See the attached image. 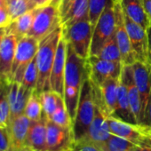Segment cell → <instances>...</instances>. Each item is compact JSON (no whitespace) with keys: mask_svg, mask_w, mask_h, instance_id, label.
Segmentation results:
<instances>
[{"mask_svg":"<svg viewBox=\"0 0 151 151\" xmlns=\"http://www.w3.org/2000/svg\"><path fill=\"white\" fill-rule=\"evenodd\" d=\"M11 84L0 81V126L8 128L10 124L9 89Z\"/></svg>","mask_w":151,"mask_h":151,"instance_id":"cell-26","label":"cell"},{"mask_svg":"<svg viewBox=\"0 0 151 151\" xmlns=\"http://www.w3.org/2000/svg\"><path fill=\"white\" fill-rule=\"evenodd\" d=\"M31 121L24 115L13 119L8 126L9 151H24Z\"/></svg>","mask_w":151,"mask_h":151,"instance_id":"cell-18","label":"cell"},{"mask_svg":"<svg viewBox=\"0 0 151 151\" xmlns=\"http://www.w3.org/2000/svg\"><path fill=\"white\" fill-rule=\"evenodd\" d=\"M107 117L108 116L96 106L94 117L88 129V132L86 136L78 143H88L94 146H101L105 143V141L111 135Z\"/></svg>","mask_w":151,"mask_h":151,"instance_id":"cell-16","label":"cell"},{"mask_svg":"<svg viewBox=\"0 0 151 151\" xmlns=\"http://www.w3.org/2000/svg\"><path fill=\"white\" fill-rule=\"evenodd\" d=\"M120 78L124 81L126 86L128 97L130 105L133 113V116L139 124V118H140V112H141V104H140V98L138 88L136 86L134 77H133V69L132 65H123L122 73Z\"/></svg>","mask_w":151,"mask_h":151,"instance_id":"cell-21","label":"cell"},{"mask_svg":"<svg viewBox=\"0 0 151 151\" xmlns=\"http://www.w3.org/2000/svg\"><path fill=\"white\" fill-rule=\"evenodd\" d=\"M4 6H6L12 21L25 13L37 8L29 0H4Z\"/></svg>","mask_w":151,"mask_h":151,"instance_id":"cell-27","label":"cell"},{"mask_svg":"<svg viewBox=\"0 0 151 151\" xmlns=\"http://www.w3.org/2000/svg\"><path fill=\"white\" fill-rule=\"evenodd\" d=\"M111 1L113 0H89V21L93 28L104 9Z\"/></svg>","mask_w":151,"mask_h":151,"instance_id":"cell-34","label":"cell"},{"mask_svg":"<svg viewBox=\"0 0 151 151\" xmlns=\"http://www.w3.org/2000/svg\"><path fill=\"white\" fill-rule=\"evenodd\" d=\"M86 68L89 79L99 86L109 79H119L123 63L103 60L95 55H90L86 59Z\"/></svg>","mask_w":151,"mask_h":151,"instance_id":"cell-9","label":"cell"},{"mask_svg":"<svg viewBox=\"0 0 151 151\" xmlns=\"http://www.w3.org/2000/svg\"><path fill=\"white\" fill-rule=\"evenodd\" d=\"M6 34V28H1L0 29V45H1L2 39L4 37V36Z\"/></svg>","mask_w":151,"mask_h":151,"instance_id":"cell-44","label":"cell"},{"mask_svg":"<svg viewBox=\"0 0 151 151\" xmlns=\"http://www.w3.org/2000/svg\"><path fill=\"white\" fill-rule=\"evenodd\" d=\"M95 105L107 116H112L116 111L119 79H109L101 85L91 80Z\"/></svg>","mask_w":151,"mask_h":151,"instance_id":"cell-11","label":"cell"},{"mask_svg":"<svg viewBox=\"0 0 151 151\" xmlns=\"http://www.w3.org/2000/svg\"><path fill=\"white\" fill-rule=\"evenodd\" d=\"M89 20V0H75L68 13L61 18V26L68 27L75 22Z\"/></svg>","mask_w":151,"mask_h":151,"instance_id":"cell-25","label":"cell"},{"mask_svg":"<svg viewBox=\"0 0 151 151\" xmlns=\"http://www.w3.org/2000/svg\"><path fill=\"white\" fill-rule=\"evenodd\" d=\"M74 2H75V0H60L59 10H60V22H61V18L68 13V11L70 9Z\"/></svg>","mask_w":151,"mask_h":151,"instance_id":"cell-38","label":"cell"},{"mask_svg":"<svg viewBox=\"0 0 151 151\" xmlns=\"http://www.w3.org/2000/svg\"><path fill=\"white\" fill-rule=\"evenodd\" d=\"M67 40L63 36H61L57 47L50 78L51 90L58 93L61 96L64 95V76L67 61Z\"/></svg>","mask_w":151,"mask_h":151,"instance_id":"cell-15","label":"cell"},{"mask_svg":"<svg viewBox=\"0 0 151 151\" xmlns=\"http://www.w3.org/2000/svg\"><path fill=\"white\" fill-rule=\"evenodd\" d=\"M29 1L33 4V6L35 7H40L45 6V4L49 3L52 0H29Z\"/></svg>","mask_w":151,"mask_h":151,"instance_id":"cell-41","label":"cell"},{"mask_svg":"<svg viewBox=\"0 0 151 151\" xmlns=\"http://www.w3.org/2000/svg\"><path fill=\"white\" fill-rule=\"evenodd\" d=\"M61 36L62 26L60 25L39 41L38 50L36 55L38 69V79L36 91L38 93L51 90V72Z\"/></svg>","mask_w":151,"mask_h":151,"instance_id":"cell-2","label":"cell"},{"mask_svg":"<svg viewBox=\"0 0 151 151\" xmlns=\"http://www.w3.org/2000/svg\"><path fill=\"white\" fill-rule=\"evenodd\" d=\"M124 17L125 28L131 40L136 61H140L148 66H151V54L148 45L147 29L130 19L124 14Z\"/></svg>","mask_w":151,"mask_h":151,"instance_id":"cell-10","label":"cell"},{"mask_svg":"<svg viewBox=\"0 0 151 151\" xmlns=\"http://www.w3.org/2000/svg\"><path fill=\"white\" fill-rule=\"evenodd\" d=\"M11 22H12L11 17L6 6L3 5L2 6H0V29L6 28Z\"/></svg>","mask_w":151,"mask_h":151,"instance_id":"cell-36","label":"cell"},{"mask_svg":"<svg viewBox=\"0 0 151 151\" xmlns=\"http://www.w3.org/2000/svg\"><path fill=\"white\" fill-rule=\"evenodd\" d=\"M73 151H101L97 146L88 143H77L72 147Z\"/></svg>","mask_w":151,"mask_h":151,"instance_id":"cell-37","label":"cell"},{"mask_svg":"<svg viewBox=\"0 0 151 151\" xmlns=\"http://www.w3.org/2000/svg\"><path fill=\"white\" fill-rule=\"evenodd\" d=\"M148 116H149V122H150V126H151V93H150L149 104H148Z\"/></svg>","mask_w":151,"mask_h":151,"instance_id":"cell-45","label":"cell"},{"mask_svg":"<svg viewBox=\"0 0 151 151\" xmlns=\"http://www.w3.org/2000/svg\"><path fill=\"white\" fill-rule=\"evenodd\" d=\"M33 90L25 87L22 83L13 82L9 89L10 122L16 116L24 114L27 102Z\"/></svg>","mask_w":151,"mask_h":151,"instance_id":"cell-19","label":"cell"},{"mask_svg":"<svg viewBox=\"0 0 151 151\" xmlns=\"http://www.w3.org/2000/svg\"><path fill=\"white\" fill-rule=\"evenodd\" d=\"M39 94H40V100L43 107V115L47 119H50V117L52 116V115L53 114V112L57 108L60 97L63 96H61L60 94H59L58 93L52 90L45 91Z\"/></svg>","mask_w":151,"mask_h":151,"instance_id":"cell-30","label":"cell"},{"mask_svg":"<svg viewBox=\"0 0 151 151\" xmlns=\"http://www.w3.org/2000/svg\"><path fill=\"white\" fill-rule=\"evenodd\" d=\"M137 143L111 133L105 143L97 147H102L109 151H133Z\"/></svg>","mask_w":151,"mask_h":151,"instance_id":"cell-29","label":"cell"},{"mask_svg":"<svg viewBox=\"0 0 151 151\" xmlns=\"http://www.w3.org/2000/svg\"><path fill=\"white\" fill-rule=\"evenodd\" d=\"M37 79H38V69L37 65V59L35 57L33 60L29 63L24 73L22 84L25 87L34 91L37 88Z\"/></svg>","mask_w":151,"mask_h":151,"instance_id":"cell-33","label":"cell"},{"mask_svg":"<svg viewBox=\"0 0 151 151\" xmlns=\"http://www.w3.org/2000/svg\"><path fill=\"white\" fill-rule=\"evenodd\" d=\"M38 45L39 41L30 36L19 39L12 68L13 82L22 83L28 66L37 55Z\"/></svg>","mask_w":151,"mask_h":151,"instance_id":"cell-8","label":"cell"},{"mask_svg":"<svg viewBox=\"0 0 151 151\" xmlns=\"http://www.w3.org/2000/svg\"><path fill=\"white\" fill-rule=\"evenodd\" d=\"M145 142H147L150 147H151V126H147V133H146V137L144 139Z\"/></svg>","mask_w":151,"mask_h":151,"instance_id":"cell-42","label":"cell"},{"mask_svg":"<svg viewBox=\"0 0 151 151\" xmlns=\"http://www.w3.org/2000/svg\"><path fill=\"white\" fill-rule=\"evenodd\" d=\"M116 18L114 0L108 4L93 28L90 55H96L103 45L115 36Z\"/></svg>","mask_w":151,"mask_h":151,"instance_id":"cell-7","label":"cell"},{"mask_svg":"<svg viewBox=\"0 0 151 151\" xmlns=\"http://www.w3.org/2000/svg\"><path fill=\"white\" fill-rule=\"evenodd\" d=\"M99 147L101 151H109V150H107L106 148H104V147Z\"/></svg>","mask_w":151,"mask_h":151,"instance_id":"cell-46","label":"cell"},{"mask_svg":"<svg viewBox=\"0 0 151 151\" xmlns=\"http://www.w3.org/2000/svg\"><path fill=\"white\" fill-rule=\"evenodd\" d=\"M24 115L30 121H38L43 117V107L40 100V94L34 90L27 102Z\"/></svg>","mask_w":151,"mask_h":151,"instance_id":"cell-28","label":"cell"},{"mask_svg":"<svg viewBox=\"0 0 151 151\" xmlns=\"http://www.w3.org/2000/svg\"><path fill=\"white\" fill-rule=\"evenodd\" d=\"M48 120H51L59 125L72 128V120H71L70 116L68 112V109H67L63 97H60L55 111L53 112V114L52 115V116Z\"/></svg>","mask_w":151,"mask_h":151,"instance_id":"cell-32","label":"cell"},{"mask_svg":"<svg viewBox=\"0 0 151 151\" xmlns=\"http://www.w3.org/2000/svg\"><path fill=\"white\" fill-rule=\"evenodd\" d=\"M19 39L13 34L6 33L0 45V81L13 83L12 68Z\"/></svg>","mask_w":151,"mask_h":151,"instance_id":"cell-14","label":"cell"},{"mask_svg":"<svg viewBox=\"0 0 151 151\" xmlns=\"http://www.w3.org/2000/svg\"><path fill=\"white\" fill-rule=\"evenodd\" d=\"M132 66L133 69L134 81L139 93L141 104L139 125L150 126L148 104L151 93V66L140 61H135Z\"/></svg>","mask_w":151,"mask_h":151,"instance_id":"cell-6","label":"cell"},{"mask_svg":"<svg viewBox=\"0 0 151 151\" xmlns=\"http://www.w3.org/2000/svg\"><path fill=\"white\" fill-rule=\"evenodd\" d=\"M95 56L107 60L122 62L121 53L116 39V36L112 37L108 42H106Z\"/></svg>","mask_w":151,"mask_h":151,"instance_id":"cell-31","label":"cell"},{"mask_svg":"<svg viewBox=\"0 0 151 151\" xmlns=\"http://www.w3.org/2000/svg\"><path fill=\"white\" fill-rule=\"evenodd\" d=\"M95 101L92 85L86 71L80 93L79 102L75 119L72 124L74 144L80 141L87 133L95 114Z\"/></svg>","mask_w":151,"mask_h":151,"instance_id":"cell-3","label":"cell"},{"mask_svg":"<svg viewBox=\"0 0 151 151\" xmlns=\"http://www.w3.org/2000/svg\"><path fill=\"white\" fill-rule=\"evenodd\" d=\"M46 121L44 115L40 120L31 121L24 151H46Z\"/></svg>","mask_w":151,"mask_h":151,"instance_id":"cell-20","label":"cell"},{"mask_svg":"<svg viewBox=\"0 0 151 151\" xmlns=\"http://www.w3.org/2000/svg\"><path fill=\"white\" fill-rule=\"evenodd\" d=\"M147 37H148V45H149V50H150V54H151V25L147 29Z\"/></svg>","mask_w":151,"mask_h":151,"instance_id":"cell-43","label":"cell"},{"mask_svg":"<svg viewBox=\"0 0 151 151\" xmlns=\"http://www.w3.org/2000/svg\"><path fill=\"white\" fill-rule=\"evenodd\" d=\"M0 151H9L8 129L2 126H0Z\"/></svg>","mask_w":151,"mask_h":151,"instance_id":"cell-35","label":"cell"},{"mask_svg":"<svg viewBox=\"0 0 151 151\" xmlns=\"http://www.w3.org/2000/svg\"><path fill=\"white\" fill-rule=\"evenodd\" d=\"M4 5V0H0V6H2Z\"/></svg>","mask_w":151,"mask_h":151,"instance_id":"cell-47","label":"cell"},{"mask_svg":"<svg viewBox=\"0 0 151 151\" xmlns=\"http://www.w3.org/2000/svg\"><path fill=\"white\" fill-rule=\"evenodd\" d=\"M86 71V60L78 56L68 43L63 98L72 124L77 114L80 93Z\"/></svg>","mask_w":151,"mask_h":151,"instance_id":"cell-1","label":"cell"},{"mask_svg":"<svg viewBox=\"0 0 151 151\" xmlns=\"http://www.w3.org/2000/svg\"><path fill=\"white\" fill-rule=\"evenodd\" d=\"M93 33V26L88 19L62 27V36L76 53L86 60L90 56Z\"/></svg>","mask_w":151,"mask_h":151,"instance_id":"cell-4","label":"cell"},{"mask_svg":"<svg viewBox=\"0 0 151 151\" xmlns=\"http://www.w3.org/2000/svg\"><path fill=\"white\" fill-rule=\"evenodd\" d=\"M133 151H151V147L147 142L142 141L136 145Z\"/></svg>","mask_w":151,"mask_h":151,"instance_id":"cell-39","label":"cell"},{"mask_svg":"<svg viewBox=\"0 0 151 151\" xmlns=\"http://www.w3.org/2000/svg\"><path fill=\"white\" fill-rule=\"evenodd\" d=\"M68 151H73V150H72V149H70V150H68Z\"/></svg>","mask_w":151,"mask_h":151,"instance_id":"cell-48","label":"cell"},{"mask_svg":"<svg viewBox=\"0 0 151 151\" xmlns=\"http://www.w3.org/2000/svg\"><path fill=\"white\" fill-rule=\"evenodd\" d=\"M112 116H115L118 119H121L123 121H125V122H128L131 124H138V123L133 116L131 105H130L126 86L121 78H119L116 108V111Z\"/></svg>","mask_w":151,"mask_h":151,"instance_id":"cell-22","label":"cell"},{"mask_svg":"<svg viewBox=\"0 0 151 151\" xmlns=\"http://www.w3.org/2000/svg\"><path fill=\"white\" fill-rule=\"evenodd\" d=\"M107 120L112 134L124 138L137 144L142 142L146 137L147 126L131 124L115 116H108Z\"/></svg>","mask_w":151,"mask_h":151,"instance_id":"cell-17","label":"cell"},{"mask_svg":"<svg viewBox=\"0 0 151 151\" xmlns=\"http://www.w3.org/2000/svg\"><path fill=\"white\" fill-rule=\"evenodd\" d=\"M39 7L32 9L19 16L6 27V33L14 35L18 39L28 36Z\"/></svg>","mask_w":151,"mask_h":151,"instance_id":"cell-23","label":"cell"},{"mask_svg":"<svg viewBox=\"0 0 151 151\" xmlns=\"http://www.w3.org/2000/svg\"><path fill=\"white\" fill-rule=\"evenodd\" d=\"M142 3H143L145 12L151 22V0H142Z\"/></svg>","mask_w":151,"mask_h":151,"instance_id":"cell-40","label":"cell"},{"mask_svg":"<svg viewBox=\"0 0 151 151\" xmlns=\"http://www.w3.org/2000/svg\"><path fill=\"white\" fill-rule=\"evenodd\" d=\"M60 0H52L40 6L28 36L40 41L61 25L59 10Z\"/></svg>","mask_w":151,"mask_h":151,"instance_id":"cell-5","label":"cell"},{"mask_svg":"<svg viewBox=\"0 0 151 151\" xmlns=\"http://www.w3.org/2000/svg\"><path fill=\"white\" fill-rule=\"evenodd\" d=\"M121 5L124 14L134 22L144 29H147L151 22L145 12L142 0H121Z\"/></svg>","mask_w":151,"mask_h":151,"instance_id":"cell-24","label":"cell"},{"mask_svg":"<svg viewBox=\"0 0 151 151\" xmlns=\"http://www.w3.org/2000/svg\"><path fill=\"white\" fill-rule=\"evenodd\" d=\"M74 146L72 128L46 121V151H68Z\"/></svg>","mask_w":151,"mask_h":151,"instance_id":"cell-13","label":"cell"},{"mask_svg":"<svg viewBox=\"0 0 151 151\" xmlns=\"http://www.w3.org/2000/svg\"><path fill=\"white\" fill-rule=\"evenodd\" d=\"M114 12L116 18L115 36L120 50L122 63L123 65H132L136 61V59L133 53L129 35L125 28L124 10L121 5V0H114Z\"/></svg>","mask_w":151,"mask_h":151,"instance_id":"cell-12","label":"cell"}]
</instances>
